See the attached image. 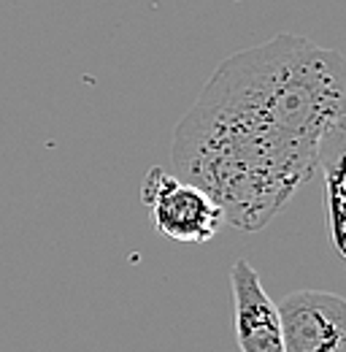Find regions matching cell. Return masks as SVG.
I'll use <instances>...</instances> for the list:
<instances>
[{
  "mask_svg": "<svg viewBox=\"0 0 346 352\" xmlns=\"http://www.w3.org/2000/svg\"><path fill=\"white\" fill-rule=\"evenodd\" d=\"M141 201L149 209L154 230L171 241L203 244L224 225V214L211 195L189 182H181L178 176L165 174L163 168H152L146 174Z\"/></svg>",
  "mask_w": 346,
  "mask_h": 352,
  "instance_id": "2",
  "label": "cell"
},
{
  "mask_svg": "<svg viewBox=\"0 0 346 352\" xmlns=\"http://www.w3.org/2000/svg\"><path fill=\"white\" fill-rule=\"evenodd\" d=\"M233 287V325L241 352H284L279 307L265 293L260 274L249 261H235L230 268Z\"/></svg>",
  "mask_w": 346,
  "mask_h": 352,
  "instance_id": "4",
  "label": "cell"
},
{
  "mask_svg": "<svg viewBox=\"0 0 346 352\" xmlns=\"http://www.w3.org/2000/svg\"><path fill=\"white\" fill-rule=\"evenodd\" d=\"M276 307L284 352H346V298L327 290H298Z\"/></svg>",
  "mask_w": 346,
  "mask_h": 352,
  "instance_id": "3",
  "label": "cell"
},
{
  "mask_svg": "<svg viewBox=\"0 0 346 352\" xmlns=\"http://www.w3.org/2000/svg\"><path fill=\"white\" fill-rule=\"evenodd\" d=\"M344 120L346 57L281 33L216 65L173 131V176L255 233L314 176L325 135Z\"/></svg>",
  "mask_w": 346,
  "mask_h": 352,
  "instance_id": "1",
  "label": "cell"
}]
</instances>
